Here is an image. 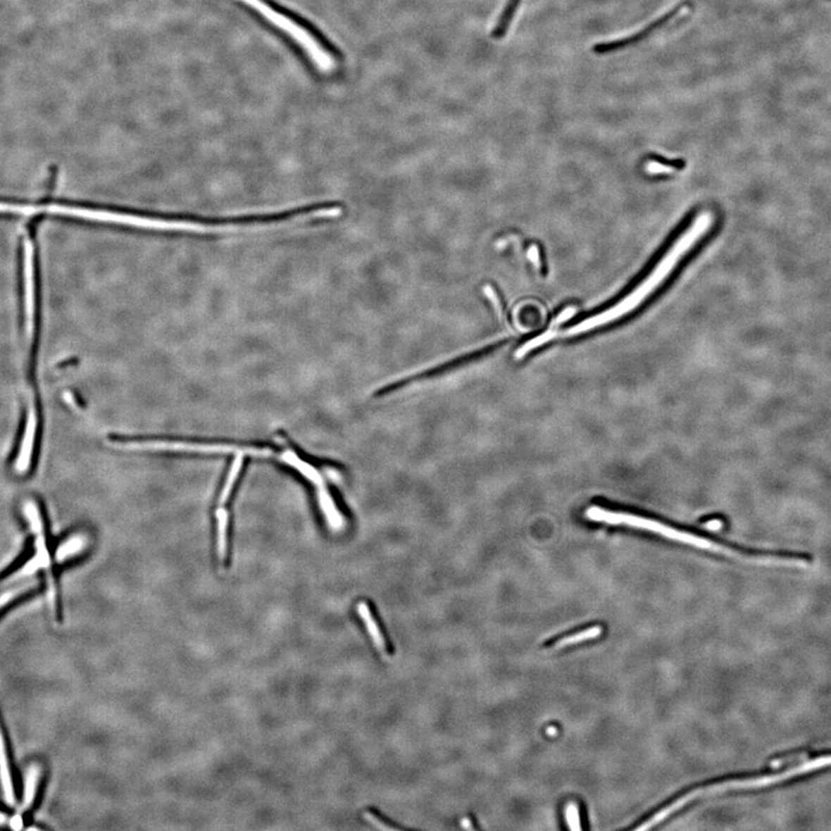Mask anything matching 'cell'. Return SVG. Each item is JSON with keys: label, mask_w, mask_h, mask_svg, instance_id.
Wrapping results in <instances>:
<instances>
[{"label": "cell", "mask_w": 831, "mask_h": 831, "mask_svg": "<svg viewBox=\"0 0 831 831\" xmlns=\"http://www.w3.org/2000/svg\"><path fill=\"white\" fill-rule=\"evenodd\" d=\"M711 223H713L711 215L708 213L699 215L694 224L688 227L685 234L679 237L677 242L672 245L671 249H668V252L663 256V259L659 261L657 267H655V269L650 273L649 276L644 281L639 283L635 290L632 291L626 298H623V301H619L618 304L611 307L608 310L583 320L568 330H563V332H554V339L558 336L569 337V336L579 335V334H583L588 330H595L597 327L604 326L606 323H612L614 320L619 319V318L635 310L673 272V269L675 268V265H678L681 258L686 256L688 251L699 242L701 237H704L706 234V231L709 230Z\"/></svg>", "instance_id": "6da1fadb"}, {"label": "cell", "mask_w": 831, "mask_h": 831, "mask_svg": "<svg viewBox=\"0 0 831 831\" xmlns=\"http://www.w3.org/2000/svg\"><path fill=\"white\" fill-rule=\"evenodd\" d=\"M521 4V0H508L506 4L505 8L502 11L501 15L499 18L498 23L492 30V37L496 39H501L505 37L506 34L508 32L509 26L512 23L513 18H514L518 6Z\"/></svg>", "instance_id": "9c48e42d"}, {"label": "cell", "mask_w": 831, "mask_h": 831, "mask_svg": "<svg viewBox=\"0 0 831 831\" xmlns=\"http://www.w3.org/2000/svg\"><path fill=\"white\" fill-rule=\"evenodd\" d=\"M461 827H463L464 829H468V830H476V829H482L480 828V825H476V820H475V816H473V814H469L467 818H464L463 820H461Z\"/></svg>", "instance_id": "4fadbf2b"}, {"label": "cell", "mask_w": 831, "mask_h": 831, "mask_svg": "<svg viewBox=\"0 0 831 831\" xmlns=\"http://www.w3.org/2000/svg\"><path fill=\"white\" fill-rule=\"evenodd\" d=\"M227 471L218 489L214 505V545L215 554L222 568L230 566L232 558L231 545V518L232 504L237 489L243 480L247 460L245 457H231Z\"/></svg>", "instance_id": "7a4b0ae2"}, {"label": "cell", "mask_w": 831, "mask_h": 831, "mask_svg": "<svg viewBox=\"0 0 831 831\" xmlns=\"http://www.w3.org/2000/svg\"><path fill=\"white\" fill-rule=\"evenodd\" d=\"M585 516L590 521L599 522V523L627 525V527H637L641 530L650 531L652 534L661 535L662 537L675 540L679 543L687 544V545L697 547L701 550L713 551V552H722L724 550V547L720 546V544L713 543L706 538L699 537L696 535L678 530V529L663 525L661 522L655 521L651 518H642V516H637V515L606 511L601 507L592 506L585 511Z\"/></svg>", "instance_id": "3957f363"}, {"label": "cell", "mask_w": 831, "mask_h": 831, "mask_svg": "<svg viewBox=\"0 0 831 831\" xmlns=\"http://www.w3.org/2000/svg\"><path fill=\"white\" fill-rule=\"evenodd\" d=\"M365 818H368V821H371L374 825H377V828L380 829H404L401 825H397L393 821H390L389 818L382 816L381 812L377 811L375 808H368L364 813Z\"/></svg>", "instance_id": "30bf717a"}, {"label": "cell", "mask_w": 831, "mask_h": 831, "mask_svg": "<svg viewBox=\"0 0 831 831\" xmlns=\"http://www.w3.org/2000/svg\"><path fill=\"white\" fill-rule=\"evenodd\" d=\"M704 527H706V530L720 531L723 527V521H720V520H718V518L710 520V521L704 523Z\"/></svg>", "instance_id": "9a60e30c"}, {"label": "cell", "mask_w": 831, "mask_h": 831, "mask_svg": "<svg viewBox=\"0 0 831 831\" xmlns=\"http://www.w3.org/2000/svg\"><path fill=\"white\" fill-rule=\"evenodd\" d=\"M604 632V628L601 625H596V626L589 627L587 630H580L574 634H569L566 637H560L556 641H551L547 642L546 646H550L554 649H563L568 646L573 644H577V643L585 642L589 639H597L599 635H601Z\"/></svg>", "instance_id": "52a82bcc"}, {"label": "cell", "mask_w": 831, "mask_h": 831, "mask_svg": "<svg viewBox=\"0 0 831 831\" xmlns=\"http://www.w3.org/2000/svg\"><path fill=\"white\" fill-rule=\"evenodd\" d=\"M16 595H18V592H6L3 596H0V608H4L7 603H10Z\"/></svg>", "instance_id": "2e32d148"}, {"label": "cell", "mask_w": 831, "mask_h": 831, "mask_svg": "<svg viewBox=\"0 0 831 831\" xmlns=\"http://www.w3.org/2000/svg\"><path fill=\"white\" fill-rule=\"evenodd\" d=\"M565 818L570 830H581V820H580V809L575 803H568L565 809Z\"/></svg>", "instance_id": "8fae6325"}, {"label": "cell", "mask_w": 831, "mask_h": 831, "mask_svg": "<svg viewBox=\"0 0 831 831\" xmlns=\"http://www.w3.org/2000/svg\"><path fill=\"white\" fill-rule=\"evenodd\" d=\"M485 294H487V297H489V299L493 301V304H494V306L496 307L499 314H500L501 317H504V315H505V314H504V307H502L501 303H500V299H499L496 292L493 291L492 287H491V285H486Z\"/></svg>", "instance_id": "7c38bea8"}, {"label": "cell", "mask_w": 831, "mask_h": 831, "mask_svg": "<svg viewBox=\"0 0 831 831\" xmlns=\"http://www.w3.org/2000/svg\"><path fill=\"white\" fill-rule=\"evenodd\" d=\"M39 777H41V767L37 763L30 764L27 769L25 785H23V811L30 808L34 804L36 791L39 787Z\"/></svg>", "instance_id": "ba28073f"}, {"label": "cell", "mask_w": 831, "mask_h": 831, "mask_svg": "<svg viewBox=\"0 0 831 831\" xmlns=\"http://www.w3.org/2000/svg\"><path fill=\"white\" fill-rule=\"evenodd\" d=\"M681 7H682V5L675 7V8H672V11H670L668 13L664 14V15L661 16L658 20H656V21H654V23H650L649 26L643 29L642 32H637V34H634V35L630 36V37H626V39H619V41L605 42V43H599V44H596L595 46H594V51H595L596 54H599V55H601V54H608V52L616 51V50H621V49L627 48L628 45L635 44V43H639V42L643 41V39H646V37H648L650 34H652V32H655V30H657V29L661 28L663 25L668 23V21H670V20L673 18V16L677 15V14L679 13V11H680Z\"/></svg>", "instance_id": "277c9868"}, {"label": "cell", "mask_w": 831, "mask_h": 831, "mask_svg": "<svg viewBox=\"0 0 831 831\" xmlns=\"http://www.w3.org/2000/svg\"><path fill=\"white\" fill-rule=\"evenodd\" d=\"M357 612L363 618L366 630H368V634L371 635L372 639L375 643L377 649L380 650L381 652L388 654V655H393V644L390 643L389 639H387V637H386V634H385L384 630H382L384 627L381 626L380 620L377 619V616L374 612L372 605L368 604V601H361L357 605Z\"/></svg>", "instance_id": "5b68a950"}, {"label": "cell", "mask_w": 831, "mask_h": 831, "mask_svg": "<svg viewBox=\"0 0 831 831\" xmlns=\"http://www.w3.org/2000/svg\"><path fill=\"white\" fill-rule=\"evenodd\" d=\"M0 784L3 789L4 796L10 805L15 804V792H14L13 780L11 773L8 755H7L6 742L4 735L3 727L0 725Z\"/></svg>", "instance_id": "8992f818"}, {"label": "cell", "mask_w": 831, "mask_h": 831, "mask_svg": "<svg viewBox=\"0 0 831 831\" xmlns=\"http://www.w3.org/2000/svg\"><path fill=\"white\" fill-rule=\"evenodd\" d=\"M672 170L673 169L670 168V166H664L663 164L659 163H650L649 166H648V171L651 173H666V171H672Z\"/></svg>", "instance_id": "5bb4252c"}, {"label": "cell", "mask_w": 831, "mask_h": 831, "mask_svg": "<svg viewBox=\"0 0 831 831\" xmlns=\"http://www.w3.org/2000/svg\"><path fill=\"white\" fill-rule=\"evenodd\" d=\"M6 822V816H4L3 813L0 812V825H4Z\"/></svg>", "instance_id": "e0dca14e"}]
</instances>
